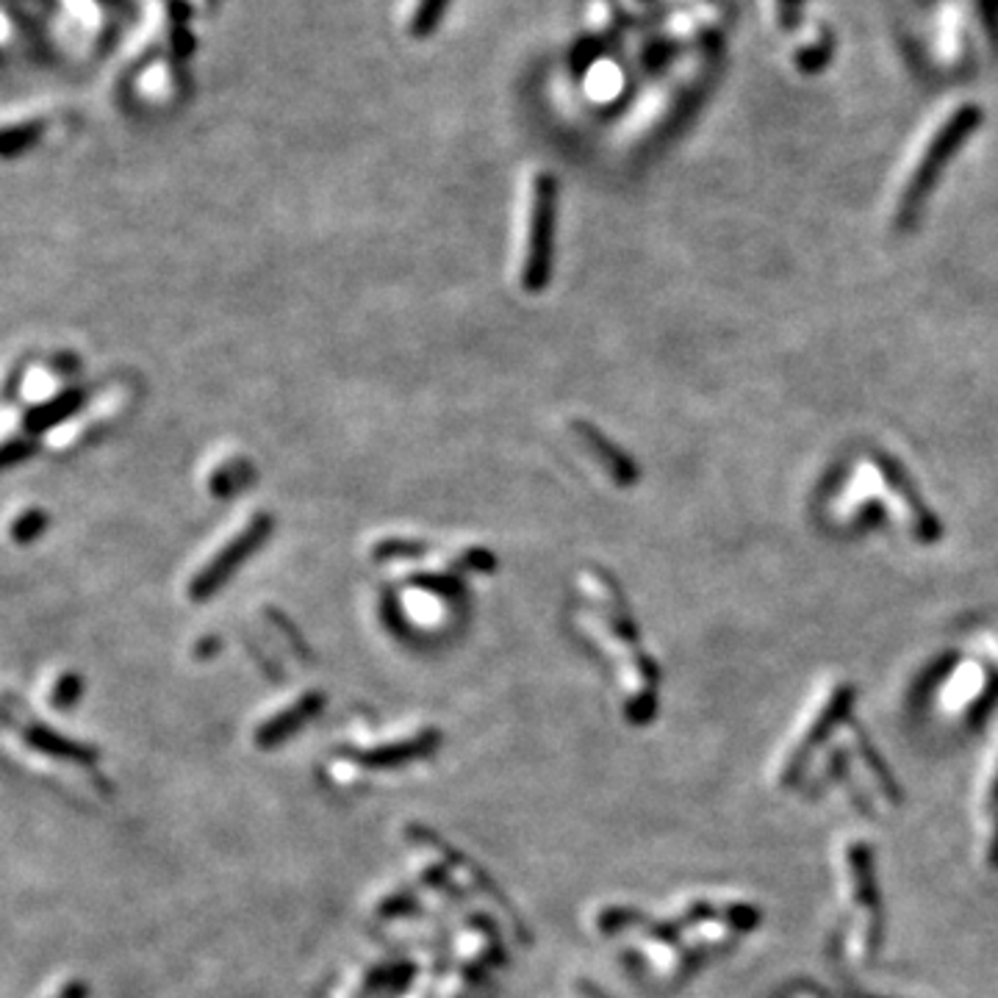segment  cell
Wrapping results in <instances>:
<instances>
[{"mask_svg": "<svg viewBox=\"0 0 998 998\" xmlns=\"http://www.w3.org/2000/svg\"><path fill=\"white\" fill-rule=\"evenodd\" d=\"M45 524V517L42 513H25L18 524H14V539L18 541H29L31 536H37V530Z\"/></svg>", "mask_w": 998, "mask_h": 998, "instance_id": "cell-13", "label": "cell"}, {"mask_svg": "<svg viewBox=\"0 0 998 998\" xmlns=\"http://www.w3.org/2000/svg\"><path fill=\"white\" fill-rule=\"evenodd\" d=\"M572 430L574 436L580 438V444L585 447V453L600 464V469L605 471L616 486H633V482H638L641 471L638 466H635V460L630 458L624 449H618L605 433L596 430V427L585 419H574Z\"/></svg>", "mask_w": 998, "mask_h": 998, "instance_id": "cell-7", "label": "cell"}, {"mask_svg": "<svg viewBox=\"0 0 998 998\" xmlns=\"http://www.w3.org/2000/svg\"><path fill=\"white\" fill-rule=\"evenodd\" d=\"M272 530V519L267 513H256L253 519H247L206 563L195 572L189 583V596L195 602L208 600L219 585H225L230 580V574L247 561V558L253 555L256 550L261 547V541L270 536Z\"/></svg>", "mask_w": 998, "mask_h": 998, "instance_id": "cell-4", "label": "cell"}, {"mask_svg": "<svg viewBox=\"0 0 998 998\" xmlns=\"http://www.w3.org/2000/svg\"><path fill=\"white\" fill-rule=\"evenodd\" d=\"M865 466H869V471L874 475L876 486L885 488V491L896 499L898 513H902L909 536H913L918 544H935V541H940L943 533L940 522H937L935 513L926 508L921 493L915 491L913 480H909L907 471L902 469V464L893 460L891 455H874Z\"/></svg>", "mask_w": 998, "mask_h": 998, "instance_id": "cell-5", "label": "cell"}, {"mask_svg": "<svg viewBox=\"0 0 998 998\" xmlns=\"http://www.w3.org/2000/svg\"><path fill=\"white\" fill-rule=\"evenodd\" d=\"M81 405V392H64V394H59V397H53L51 403H42L40 408H34L29 414V427L31 430H42V427L45 425H53V422H59L62 419V416H67V414H73L75 408H79Z\"/></svg>", "mask_w": 998, "mask_h": 998, "instance_id": "cell-10", "label": "cell"}, {"mask_svg": "<svg viewBox=\"0 0 998 998\" xmlns=\"http://www.w3.org/2000/svg\"><path fill=\"white\" fill-rule=\"evenodd\" d=\"M849 701H852V688H849L846 683L832 685V688L827 690L824 699H819V705L813 707V713H810L808 721H804L802 732H797V740L786 749V758H782L780 771H777V775H780V782L793 780L799 766L813 755V749L827 738V732L846 716Z\"/></svg>", "mask_w": 998, "mask_h": 998, "instance_id": "cell-6", "label": "cell"}, {"mask_svg": "<svg viewBox=\"0 0 998 998\" xmlns=\"http://www.w3.org/2000/svg\"><path fill=\"white\" fill-rule=\"evenodd\" d=\"M42 134V123L40 119H23L18 125H9L3 131V153L7 156H14L18 150H25V147L34 145Z\"/></svg>", "mask_w": 998, "mask_h": 998, "instance_id": "cell-11", "label": "cell"}, {"mask_svg": "<svg viewBox=\"0 0 998 998\" xmlns=\"http://www.w3.org/2000/svg\"><path fill=\"white\" fill-rule=\"evenodd\" d=\"M558 214V180L550 173H539L530 184L528 239H524L522 283L528 292H541L550 281L552 230Z\"/></svg>", "mask_w": 998, "mask_h": 998, "instance_id": "cell-2", "label": "cell"}, {"mask_svg": "<svg viewBox=\"0 0 998 998\" xmlns=\"http://www.w3.org/2000/svg\"><path fill=\"white\" fill-rule=\"evenodd\" d=\"M830 56H832V37L830 31L821 25V29H813L810 34L799 37V42L791 51V64L797 73H819V70L827 67Z\"/></svg>", "mask_w": 998, "mask_h": 998, "instance_id": "cell-8", "label": "cell"}, {"mask_svg": "<svg viewBox=\"0 0 998 998\" xmlns=\"http://www.w3.org/2000/svg\"><path fill=\"white\" fill-rule=\"evenodd\" d=\"M981 123V108L976 103H957V106H948L940 117L935 119V125L929 128V134L918 142L915 147L913 164L904 173L902 184H898L896 202H893V225L896 228H913L915 219H918L921 208H924L926 197L935 189V184L940 180V173L946 169V164L952 162L954 153L965 145V139L970 136V131L979 128Z\"/></svg>", "mask_w": 998, "mask_h": 998, "instance_id": "cell-1", "label": "cell"}, {"mask_svg": "<svg viewBox=\"0 0 998 998\" xmlns=\"http://www.w3.org/2000/svg\"><path fill=\"white\" fill-rule=\"evenodd\" d=\"M843 882L849 887V904L854 907L849 952H852L854 959L863 963V959H869L874 954L876 940H880V909H876L869 849L857 846V843L846 846V854H843Z\"/></svg>", "mask_w": 998, "mask_h": 998, "instance_id": "cell-3", "label": "cell"}, {"mask_svg": "<svg viewBox=\"0 0 998 998\" xmlns=\"http://www.w3.org/2000/svg\"><path fill=\"white\" fill-rule=\"evenodd\" d=\"M802 3L804 0H771V9H775V25H780L782 31L797 29V23L802 20Z\"/></svg>", "mask_w": 998, "mask_h": 998, "instance_id": "cell-12", "label": "cell"}, {"mask_svg": "<svg viewBox=\"0 0 998 998\" xmlns=\"http://www.w3.org/2000/svg\"><path fill=\"white\" fill-rule=\"evenodd\" d=\"M449 0H416L414 12L408 18V34L414 40H425L441 25V18L447 14Z\"/></svg>", "mask_w": 998, "mask_h": 998, "instance_id": "cell-9", "label": "cell"}]
</instances>
